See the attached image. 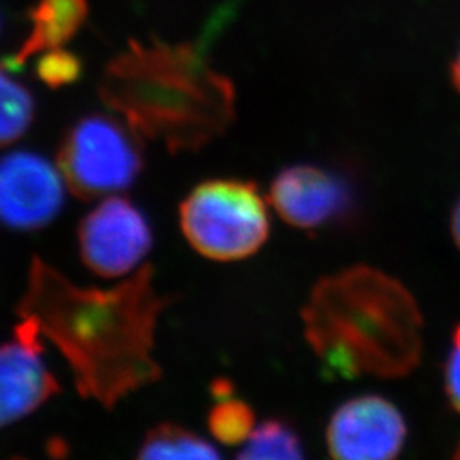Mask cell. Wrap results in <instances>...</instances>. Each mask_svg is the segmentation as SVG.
Instances as JSON below:
<instances>
[{
	"instance_id": "1",
	"label": "cell",
	"mask_w": 460,
	"mask_h": 460,
	"mask_svg": "<svg viewBox=\"0 0 460 460\" xmlns=\"http://www.w3.org/2000/svg\"><path fill=\"white\" fill-rule=\"evenodd\" d=\"M174 300L157 288L150 263L111 288H91L33 256L16 314L60 351L84 399L113 410L163 377L155 332Z\"/></svg>"
},
{
	"instance_id": "2",
	"label": "cell",
	"mask_w": 460,
	"mask_h": 460,
	"mask_svg": "<svg viewBox=\"0 0 460 460\" xmlns=\"http://www.w3.org/2000/svg\"><path fill=\"white\" fill-rule=\"evenodd\" d=\"M99 98L172 154L210 146L235 119V87L203 43L132 40L104 68Z\"/></svg>"
},
{
	"instance_id": "3",
	"label": "cell",
	"mask_w": 460,
	"mask_h": 460,
	"mask_svg": "<svg viewBox=\"0 0 460 460\" xmlns=\"http://www.w3.org/2000/svg\"><path fill=\"white\" fill-rule=\"evenodd\" d=\"M302 321L328 380L406 377L421 362L420 307L399 279L376 268L358 264L319 279Z\"/></svg>"
},
{
	"instance_id": "4",
	"label": "cell",
	"mask_w": 460,
	"mask_h": 460,
	"mask_svg": "<svg viewBox=\"0 0 460 460\" xmlns=\"http://www.w3.org/2000/svg\"><path fill=\"white\" fill-rule=\"evenodd\" d=\"M188 244L203 258L230 263L256 254L270 237V212L258 184L246 180H208L180 205Z\"/></svg>"
},
{
	"instance_id": "5",
	"label": "cell",
	"mask_w": 460,
	"mask_h": 460,
	"mask_svg": "<svg viewBox=\"0 0 460 460\" xmlns=\"http://www.w3.org/2000/svg\"><path fill=\"white\" fill-rule=\"evenodd\" d=\"M144 164V138L118 115L79 118L66 130L57 154L66 188L85 201L130 188Z\"/></svg>"
},
{
	"instance_id": "6",
	"label": "cell",
	"mask_w": 460,
	"mask_h": 460,
	"mask_svg": "<svg viewBox=\"0 0 460 460\" xmlns=\"http://www.w3.org/2000/svg\"><path fill=\"white\" fill-rule=\"evenodd\" d=\"M83 263L101 279L132 275L147 258L154 234L146 214L128 198H104L77 230Z\"/></svg>"
},
{
	"instance_id": "7",
	"label": "cell",
	"mask_w": 460,
	"mask_h": 460,
	"mask_svg": "<svg viewBox=\"0 0 460 460\" xmlns=\"http://www.w3.org/2000/svg\"><path fill=\"white\" fill-rule=\"evenodd\" d=\"M270 201L288 226L309 232L345 226L357 212L353 184L323 165L281 169L270 186Z\"/></svg>"
},
{
	"instance_id": "8",
	"label": "cell",
	"mask_w": 460,
	"mask_h": 460,
	"mask_svg": "<svg viewBox=\"0 0 460 460\" xmlns=\"http://www.w3.org/2000/svg\"><path fill=\"white\" fill-rule=\"evenodd\" d=\"M66 182L49 159L16 150L0 159V224L7 229L40 230L60 214Z\"/></svg>"
},
{
	"instance_id": "9",
	"label": "cell",
	"mask_w": 460,
	"mask_h": 460,
	"mask_svg": "<svg viewBox=\"0 0 460 460\" xmlns=\"http://www.w3.org/2000/svg\"><path fill=\"white\" fill-rule=\"evenodd\" d=\"M404 416L382 395H358L332 412L326 429L329 456L340 460L395 459L406 444Z\"/></svg>"
},
{
	"instance_id": "10",
	"label": "cell",
	"mask_w": 460,
	"mask_h": 460,
	"mask_svg": "<svg viewBox=\"0 0 460 460\" xmlns=\"http://www.w3.org/2000/svg\"><path fill=\"white\" fill-rule=\"evenodd\" d=\"M43 336L30 321L0 345V429L45 406L60 393V384L43 358Z\"/></svg>"
},
{
	"instance_id": "11",
	"label": "cell",
	"mask_w": 460,
	"mask_h": 460,
	"mask_svg": "<svg viewBox=\"0 0 460 460\" xmlns=\"http://www.w3.org/2000/svg\"><path fill=\"white\" fill-rule=\"evenodd\" d=\"M89 16L87 0H38L30 11V33L2 64L17 72L36 55L66 47L83 30Z\"/></svg>"
},
{
	"instance_id": "12",
	"label": "cell",
	"mask_w": 460,
	"mask_h": 460,
	"mask_svg": "<svg viewBox=\"0 0 460 460\" xmlns=\"http://www.w3.org/2000/svg\"><path fill=\"white\" fill-rule=\"evenodd\" d=\"M214 408L208 412V429L224 445L246 442L254 429V411L246 401L235 397L234 384L227 378H217L212 384Z\"/></svg>"
},
{
	"instance_id": "13",
	"label": "cell",
	"mask_w": 460,
	"mask_h": 460,
	"mask_svg": "<svg viewBox=\"0 0 460 460\" xmlns=\"http://www.w3.org/2000/svg\"><path fill=\"white\" fill-rule=\"evenodd\" d=\"M138 459H218L212 442L176 423H161L148 429L137 452Z\"/></svg>"
},
{
	"instance_id": "14",
	"label": "cell",
	"mask_w": 460,
	"mask_h": 460,
	"mask_svg": "<svg viewBox=\"0 0 460 460\" xmlns=\"http://www.w3.org/2000/svg\"><path fill=\"white\" fill-rule=\"evenodd\" d=\"M11 72L0 62V148L16 144L31 128L36 118L31 91L16 81Z\"/></svg>"
},
{
	"instance_id": "15",
	"label": "cell",
	"mask_w": 460,
	"mask_h": 460,
	"mask_svg": "<svg viewBox=\"0 0 460 460\" xmlns=\"http://www.w3.org/2000/svg\"><path fill=\"white\" fill-rule=\"evenodd\" d=\"M304 444L296 427L283 418H270L254 428L237 459H302Z\"/></svg>"
},
{
	"instance_id": "16",
	"label": "cell",
	"mask_w": 460,
	"mask_h": 460,
	"mask_svg": "<svg viewBox=\"0 0 460 460\" xmlns=\"http://www.w3.org/2000/svg\"><path fill=\"white\" fill-rule=\"evenodd\" d=\"M36 58V75L49 89H60L75 83L83 75L84 64L79 55L62 49H47Z\"/></svg>"
},
{
	"instance_id": "17",
	"label": "cell",
	"mask_w": 460,
	"mask_h": 460,
	"mask_svg": "<svg viewBox=\"0 0 460 460\" xmlns=\"http://www.w3.org/2000/svg\"><path fill=\"white\" fill-rule=\"evenodd\" d=\"M444 385L450 406L460 414V323L454 329L452 349L445 362Z\"/></svg>"
},
{
	"instance_id": "18",
	"label": "cell",
	"mask_w": 460,
	"mask_h": 460,
	"mask_svg": "<svg viewBox=\"0 0 460 460\" xmlns=\"http://www.w3.org/2000/svg\"><path fill=\"white\" fill-rule=\"evenodd\" d=\"M450 229H452V235H454V241L460 249V198L454 207V212H452V224H450Z\"/></svg>"
},
{
	"instance_id": "19",
	"label": "cell",
	"mask_w": 460,
	"mask_h": 460,
	"mask_svg": "<svg viewBox=\"0 0 460 460\" xmlns=\"http://www.w3.org/2000/svg\"><path fill=\"white\" fill-rule=\"evenodd\" d=\"M452 81L460 93V49L457 51V57L454 58V64H452Z\"/></svg>"
},
{
	"instance_id": "20",
	"label": "cell",
	"mask_w": 460,
	"mask_h": 460,
	"mask_svg": "<svg viewBox=\"0 0 460 460\" xmlns=\"http://www.w3.org/2000/svg\"><path fill=\"white\" fill-rule=\"evenodd\" d=\"M454 457H456V459H460V444L457 445V450H456V454H454Z\"/></svg>"
}]
</instances>
